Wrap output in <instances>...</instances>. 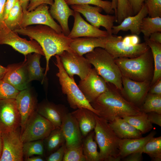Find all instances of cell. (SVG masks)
Wrapping results in <instances>:
<instances>
[{"mask_svg":"<svg viewBox=\"0 0 161 161\" xmlns=\"http://www.w3.org/2000/svg\"><path fill=\"white\" fill-rule=\"evenodd\" d=\"M17 34L27 36L36 41L43 51L46 60L44 75L46 76L49 70V61L51 57L59 55L65 51L72 50L70 47L73 39L70 38L63 32L59 33L51 27L38 24L28 26L13 31Z\"/></svg>","mask_w":161,"mask_h":161,"instance_id":"1","label":"cell"},{"mask_svg":"<svg viewBox=\"0 0 161 161\" xmlns=\"http://www.w3.org/2000/svg\"><path fill=\"white\" fill-rule=\"evenodd\" d=\"M107 86L106 91L90 103L98 112V116L109 122L117 118L143 112L134 103L125 100L117 91Z\"/></svg>","mask_w":161,"mask_h":161,"instance_id":"2","label":"cell"},{"mask_svg":"<svg viewBox=\"0 0 161 161\" xmlns=\"http://www.w3.org/2000/svg\"><path fill=\"white\" fill-rule=\"evenodd\" d=\"M95 138L100 149V161H119L120 139L108 122L96 114Z\"/></svg>","mask_w":161,"mask_h":161,"instance_id":"3","label":"cell"},{"mask_svg":"<svg viewBox=\"0 0 161 161\" xmlns=\"http://www.w3.org/2000/svg\"><path fill=\"white\" fill-rule=\"evenodd\" d=\"M85 58L106 83L113 84L122 91L121 73L114 59L108 52L104 48L97 47L86 54Z\"/></svg>","mask_w":161,"mask_h":161,"instance_id":"4","label":"cell"},{"mask_svg":"<svg viewBox=\"0 0 161 161\" xmlns=\"http://www.w3.org/2000/svg\"><path fill=\"white\" fill-rule=\"evenodd\" d=\"M153 56L151 49L134 58L120 57L114 59L122 75L138 81H149L152 72Z\"/></svg>","mask_w":161,"mask_h":161,"instance_id":"5","label":"cell"},{"mask_svg":"<svg viewBox=\"0 0 161 161\" xmlns=\"http://www.w3.org/2000/svg\"><path fill=\"white\" fill-rule=\"evenodd\" d=\"M55 56L56 61L55 64L58 69L56 75L58 78L62 92L66 95L70 107L75 109L86 108L98 115V112L86 99L75 83L74 78H70L65 71L59 56L56 55Z\"/></svg>","mask_w":161,"mask_h":161,"instance_id":"6","label":"cell"},{"mask_svg":"<svg viewBox=\"0 0 161 161\" xmlns=\"http://www.w3.org/2000/svg\"><path fill=\"white\" fill-rule=\"evenodd\" d=\"M55 128L48 120L35 111L28 119L21 133V140L24 143L43 140Z\"/></svg>","mask_w":161,"mask_h":161,"instance_id":"7","label":"cell"},{"mask_svg":"<svg viewBox=\"0 0 161 161\" xmlns=\"http://www.w3.org/2000/svg\"><path fill=\"white\" fill-rule=\"evenodd\" d=\"M27 40L21 38L18 34L8 29L6 26L0 30V45L7 44L26 56L28 54L37 53L44 56L41 47L35 40Z\"/></svg>","mask_w":161,"mask_h":161,"instance_id":"8","label":"cell"},{"mask_svg":"<svg viewBox=\"0 0 161 161\" xmlns=\"http://www.w3.org/2000/svg\"><path fill=\"white\" fill-rule=\"evenodd\" d=\"M123 37L112 35L108 36L104 49L114 59L120 57L134 58L145 52L150 48L146 42L131 46L125 44Z\"/></svg>","mask_w":161,"mask_h":161,"instance_id":"9","label":"cell"},{"mask_svg":"<svg viewBox=\"0 0 161 161\" xmlns=\"http://www.w3.org/2000/svg\"><path fill=\"white\" fill-rule=\"evenodd\" d=\"M71 8L75 11L82 14L91 25L99 28L104 27L109 35H112V30L114 23L116 21L115 16L101 14L103 9L101 7L89 4L73 5Z\"/></svg>","mask_w":161,"mask_h":161,"instance_id":"10","label":"cell"},{"mask_svg":"<svg viewBox=\"0 0 161 161\" xmlns=\"http://www.w3.org/2000/svg\"><path fill=\"white\" fill-rule=\"evenodd\" d=\"M58 55L63 67L71 78L77 75L83 80L92 68L91 64L86 58L72 50L64 51Z\"/></svg>","mask_w":161,"mask_h":161,"instance_id":"11","label":"cell"},{"mask_svg":"<svg viewBox=\"0 0 161 161\" xmlns=\"http://www.w3.org/2000/svg\"><path fill=\"white\" fill-rule=\"evenodd\" d=\"M21 129L1 133L3 142L0 161H23V143L21 139Z\"/></svg>","mask_w":161,"mask_h":161,"instance_id":"12","label":"cell"},{"mask_svg":"<svg viewBox=\"0 0 161 161\" xmlns=\"http://www.w3.org/2000/svg\"><path fill=\"white\" fill-rule=\"evenodd\" d=\"M49 8L47 4H42L32 10L23 12L20 28L33 24H41L48 26L59 33L63 32L60 26L51 15Z\"/></svg>","mask_w":161,"mask_h":161,"instance_id":"13","label":"cell"},{"mask_svg":"<svg viewBox=\"0 0 161 161\" xmlns=\"http://www.w3.org/2000/svg\"><path fill=\"white\" fill-rule=\"evenodd\" d=\"M78 86L90 103L108 89L107 83L98 74L94 68H91L86 77L80 80Z\"/></svg>","mask_w":161,"mask_h":161,"instance_id":"14","label":"cell"},{"mask_svg":"<svg viewBox=\"0 0 161 161\" xmlns=\"http://www.w3.org/2000/svg\"><path fill=\"white\" fill-rule=\"evenodd\" d=\"M20 123L16 100H0V131L4 133L15 130L20 127Z\"/></svg>","mask_w":161,"mask_h":161,"instance_id":"15","label":"cell"},{"mask_svg":"<svg viewBox=\"0 0 161 161\" xmlns=\"http://www.w3.org/2000/svg\"><path fill=\"white\" fill-rule=\"evenodd\" d=\"M15 100L20 116L21 133L29 118L36 111L38 104L36 96L29 87L20 91Z\"/></svg>","mask_w":161,"mask_h":161,"instance_id":"16","label":"cell"},{"mask_svg":"<svg viewBox=\"0 0 161 161\" xmlns=\"http://www.w3.org/2000/svg\"><path fill=\"white\" fill-rule=\"evenodd\" d=\"M65 140L66 148L82 144V135L78 123L71 113L64 116L60 127Z\"/></svg>","mask_w":161,"mask_h":161,"instance_id":"17","label":"cell"},{"mask_svg":"<svg viewBox=\"0 0 161 161\" xmlns=\"http://www.w3.org/2000/svg\"><path fill=\"white\" fill-rule=\"evenodd\" d=\"M2 79L21 91L28 87L29 83L26 67V60L18 63L10 64Z\"/></svg>","mask_w":161,"mask_h":161,"instance_id":"18","label":"cell"},{"mask_svg":"<svg viewBox=\"0 0 161 161\" xmlns=\"http://www.w3.org/2000/svg\"><path fill=\"white\" fill-rule=\"evenodd\" d=\"M74 22L72 30L67 36L73 39L80 37H103L108 36L106 31L101 30L85 21L80 13L75 11Z\"/></svg>","mask_w":161,"mask_h":161,"instance_id":"19","label":"cell"},{"mask_svg":"<svg viewBox=\"0 0 161 161\" xmlns=\"http://www.w3.org/2000/svg\"><path fill=\"white\" fill-rule=\"evenodd\" d=\"M36 111L48 120L55 128H60L63 119L68 112L64 105L55 104L47 100L38 104Z\"/></svg>","mask_w":161,"mask_h":161,"instance_id":"20","label":"cell"},{"mask_svg":"<svg viewBox=\"0 0 161 161\" xmlns=\"http://www.w3.org/2000/svg\"><path fill=\"white\" fill-rule=\"evenodd\" d=\"M122 90L130 102H141L145 97L149 85V81H138L122 75Z\"/></svg>","mask_w":161,"mask_h":161,"instance_id":"21","label":"cell"},{"mask_svg":"<svg viewBox=\"0 0 161 161\" xmlns=\"http://www.w3.org/2000/svg\"><path fill=\"white\" fill-rule=\"evenodd\" d=\"M65 0H53L51 6L49 13L54 19L59 22L63 33L67 36L70 32L68 25V19L70 16H74L75 11L70 9Z\"/></svg>","mask_w":161,"mask_h":161,"instance_id":"22","label":"cell"},{"mask_svg":"<svg viewBox=\"0 0 161 161\" xmlns=\"http://www.w3.org/2000/svg\"><path fill=\"white\" fill-rule=\"evenodd\" d=\"M108 36L103 37H85L73 38L70 43V48L78 55L83 56L92 51L96 48L104 49Z\"/></svg>","mask_w":161,"mask_h":161,"instance_id":"23","label":"cell"},{"mask_svg":"<svg viewBox=\"0 0 161 161\" xmlns=\"http://www.w3.org/2000/svg\"><path fill=\"white\" fill-rule=\"evenodd\" d=\"M148 14L147 7L144 3L137 13L126 18L118 25L113 26L112 30V34L116 35L120 31L130 30L132 35H139L141 32L140 27L142 20Z\"/></svg>","mask_w":161,"mask_h":161,"instance_id":"24","label":"cell"},{"mask_svg":"<svg viewBox=\"0 0 161 161\" xmlns=\"http://www.w3.org/2000/svg\"><path fill=\"white\" fill-rule=\"evenodd\" d=\"M71 113L77 121L83 137H85L94 129L96 114L91 110L82 108L76 109Z\"/></svg>","mask_w":161,"mask_h":161,"instance_id":"25","label":"cell"},{"mask_svg":"<svg viewBox=\"0 0 161 161\" xmlns=\"http://www.w3.org/2000/svg\"><path fill=\"white\" fill-rule=\"evenodd\" d=\"M41 55L37 53H30L25 56L26 67L29 83L33 80L44 81L45 76L44 71L45 68L41 67L40 60Z\"/></svg>","mask_w":161,"mask_h":161,"instance_id":"26","label":"cell"},{"mask_svg":"<svg viewBox=\"0 0 161 161\" xmlns=\"http://www.w3.org/2000/svg\"><path fill=\"white\" fill-rule=\"evenodd\" d=\"M155 131L146 137L134 139H120L119 142V155L121 159L128 155L141 149L156 134Z\"/></svg>","mask_w":161,"mask_h":161,"instance_id":"27","label":"cell"},{"mask_svg":"<svg viewBox=\"0 0 161 161\" xmlns=\"http://www.w3.org/2000/svg\"><path fill=\"white\" fill-rule=\"evenodd\" d=\"M117 136L120 139H134L142 137V134L123 118H117L108 122Z\"/></svg>","mask_w":161,"mask_h":161,"instance_id":"28","label":"cell"},{"mask_svg":"<svg viewBox=\"0 0 161 161\" xmlns=\"http://www.w3.org/2000/svg\"><path fill=\"white\" fill-rule=\"evenodd\" d=\"M151 51L154 61V71L151 85H153L161 78V44L150 40L149 38H144Z\"/></svg>","mask_w":161,"mask_h":161,"instance_id":"29","label":"cell"},{"mask_svg":"<svg viewBox=\"0 0 161 161\" xmlns=\"http://www.w3.org/2000/svg\"><path fill=\"white\" fill-rule=\"evenodd\" d=\"M43 141L45 156L46 154L47 156L65 143L64 136L60 128H55Z\"/></svg>","mask_w":161,"mask_h":161,"instance_id":"30","label":"cell"},{"mask_svg":"<svg viewBox=\"0 0 161 161\" xmlns=\"http://www.w3.org/2000/svg\"><path fill=\"white\" fill-rule=\"evenodd\" d=\"M95 132L91 131L85 137L82 142L83 152L86 161H100L97 143L95 139Z\"/></svg>","mask_w":161,"mask_h":161,"instance_id":"31","label":"cell"},{"mask_svg":"<svg viewBox=\"0 0 161 161\" xmlns=\"http://www.w3.org/2000/svg\"><path fill=\"white\" fill-rule=\"evenodd\" d=\"M122 118L142 134L148 132L153 128L152 124L148 118L147 114L143 112L138 115L125 116Z\"/></svg>","mask_w":161,"mask_h":161,"instance_id":"32","label":"cell"},{"mask_svg":"<svg viewBox=\"0 0 161 161\" xmlns=\"http://www.w3.org/2000/svg\"><path fill=\"white\" fill-rule=\"evenodd\" d=\"M23 13L21 5L18 0L4 20L5 25L8 29L13 31L19 29Z\"/></svg>","mask_w":161,"mask_h":161,"instance_id":"33","label":"cell"},{"mask_svg":"<svg viewBox=\"0 0 161 161\" xmlns=\"http://www.w3.org/2000/svg\"><path fill=\"white\" fill-rule=\"evenodd\" d=\"M138 151L147 154L153 161L161 160V137H152Z\"/></svg>","mask_w":161,"mask_h":161,"instance_id":"34","label":"cell"},{"mask_svg":"<svg viewBox=\"0 0 161 161\" xmlns=\"http://www.w3.org/2000/svg\"><path fill=\"white\" fill-rule=\"evenodd\" d=\"M140 31L144 38H149L151 34L156 32H161V17H144L142 20Z\"/></svg>","mask_w":161,"mask_h":161,"instance_id":"35","label":"cell"},{"mask_svg":"<svg viewBox=\"0 0 161 161\" xmlns=\"http://www.w3.org/2000/svg\"><path fill=\"white\" fill-rule=\"evenodd\" d=\"M23 152L24 159L34 155L44 157L45 150L43 140L23 143Z\"/></svg>","mask_w":161,"mask_h":161,"instance_id":"36","label":"cell"},{"mask_svg":"<svg viewBox=\"0 0 161 161\" xmlns=\"http://www.w3.org/2000/svg\"><path fill=\"white\" fill-rule=\"evenodd\" d=\"M141 109L146 113L154 112L161 114V95L149 93Z\"/></svg>","mask_w":161,"mask_h":161,"instance_id":"37","label":"cell"},{"mask_svg":"<svg viewBox=\"0 0 161 161\" xmlns=\"http://www.w3.org/2000/svg\"><path fill=\"white\" fill-rule=\"evenodd\" d=\"M68 5L92 4L100 7L108 14L114 13L111 1L102 0H65Z\"/></svg>","mask_w":161,"mask_h":161,"instance_id":"38","label":"cell"},{"mask_svg":"<svg viewBox=\"0 0 161 161\" xmlns=\"http://www.w3.org/2000/svg\"><path fill=\"white\" fill-rule=\"evenodd\" d=\"M128 0H118L116 22L120 24L126 18L134 16Z\"/></svg>","mask_w":161,"mask_h":161,"instance_id":"39","label":"cell"},{"mask_svg":"<svg viewBox=\"0 0 161 161\" xmlns=\"http://www.w3.org/2000/svg\"><path fill=\"white\" fill-rule=\"evenodd\" d=\"M63 161H86L83 154L82 144L80 146L66 148Z\"/></svg>","mask_w":161,"mask_h":161,"instance_id":"40","label":"cell"},{"mask_svg":"<svg viewBox=\"0 0 161 161\" xmlns=\"http://www.w3.org/2000/svg\"><path fill=\"white\" fill-rule=\"evenodd\" d=\"M20 91L3 80H0V100L15 99Z\"/></svg>","mask_w":161,"mask_h":161,"instance_id":"41","label":"cell"},{"mask_svg":"<svg viewBox=\"0 0 161 161\" xmlns=\"http://www.w3.org/2000/svg\"><path fill=\"white\" fill-rule=\"evenodd\" d=\"M145 4L149 16L161 17V0H145Z\"/></svg>","mask_w":161,"mask_h":161,"instance_id":"42","label":"cell"},{"mask_svg":"<svg viewBox=\"0 0 161 161\" xmlns=\"http://www.w3.org/2000/svg\"><path fill=\"white\" fill-rule=\"evenodd\" d=\"M66 149L65 143L46 157L47 161H62Z\"/></svg>","mask_w":161,"mask_h":161,"instance_id":"43","label":"cell"},{"mask_svg":"<svg viewBox=\"0 0 161 161\" xmlns=\"http://www.w3.org/2000/svg\"><path fill=\"white\" fill-rule=\"evenodd\" d=\"M53 3V0H31L27 7V10L28 11L32 10L42 4L51 6Z\"/></svg>","mask_w":161,"mask_h":161,"instance_id":"44","label":"cell"},{"mask_svg":"<svg viewBox=\"0 0 161 161\" xmlns=\"http://www.w3.org/2000/svg\"><path fill=\"white\" fill-rule=\"evenodd\" d=\"M134 15L141 9L145 0H128Z\"/></svg>","mask_w":161,"mask_h":161,"instance_id":"45","label":"cell"},{"mask_svg":"<svg viewBox=\"0 0 161 161\" xmlns=\"http://www.w3.org/2000/svg\"><path fill=\"white\" fill-rule=\"evenodd\" d=\"M122 41L126 44L131 46L139 44L140 39L137 35H132L125 37L123 38Z\"/></svg>","mask_w":161,"mask_h":161,"instance_id":"46","label":"cell"},{"mask_svg":"<svg viewBox=\"0 0 161 161\" xmlns=\"http://www.w3.org/2000/svg\"><path fill=\"white\" fill-rule=\"evenodd\" d=\"M147 114L148 118L152 124H155L161 126V114L154 112Z\"/></svg>","mask_w":161,"mask_h":161,"instance_id":"47","label":"cell"},{"mask_svg":"<svg viewBox=\"0 0 161 161\" xmlns=\"http://www.w3.org/2000/svg\"><path fill=\"white\" fill-rule=\"evenodd\" d=\"M143 153L137 151L131 153L123 158L124 161H141L143 160Z\"/></svg>","mask_w":161,"mask_h":161,"instance_id":"48","label":"cell"},{"mask_svg":"<svg viewBox=\"0 0 161 161\" xmlns=\"http://www.w3.org/2000/svg\"><path fill=\"white\" fill-rule=\"evenodd\" d=\"M18 0H6L3 11L4 20L6 18L10 10L14 7Z\"/></svg>","mask_w":161,"mask_h":161,"instance_id":"49","label":"cell"},{"mask_svg":"<svg viewBox=\"0 0 161 161\" xmlns=\"http://www.w3.org/2000/svg\"><path fill=\"white\" fill-rule=\"evenodd\" d=\"M153 85L149 93L161 95V78L159 79Z\"/></svg>","mask_w":161,"mask_h":161,"instance_id":"50","label":"cell"},{"mask_svg":"<svg viewBox=\"0 0 161 161\" xmlns=\"http://www.w3.org/2000/svg\"><path fill=\"white\" fill-rule=\"evenodd\" d=\"M6 0H0V30L5 26L4 22L3 11Z\"/></svg>","mask_w":161,"mask_h":161,"instance_id":"51","label":"cell"},{"mask_svg":"<svg viewBox=\"0 0 161 161\" xmlns=\"http://www.w3.org/2000/svg\"><path fill=\"white\" fill-rule=\"evenodd\" d=\"M149 38L152 41L161 44V32H156L152 33Z\"/></svg>","mask_w":161,"mask_h":161,"instance_id":"52","label":"cell"},{"mask_svg":"<svg viewBox=\"0 0 161 161\" xmlns=\"http://www.w3.org/2000/svg\"><path fill=\"white\" fill-rule=\"evenodd\" d=\"M44 157L38 155L33 156L24 159L25 161H46L44 158Z\"/></svg>","mask_w":161,"mask_h":161,"instance_id":"53","label":"cell"},{"mask_svg":"<svg viewBox=\"0 0 161 161\" xmlns=\"http://www.w3.org/2000/svg\"><path fill=\"white\" fill-rule=\"evenodd\" d=\"M31 0H18L22 7L23 12L27 11V8Z\"/></svg>","mask_w":161,"mask_h":161,"instance_id":"54","label":"cell"},{"mask_svg":"<svg viewBox=\"0 0 161 161\" xmlns=\"http://www.w3.org/2000/svg\"><path fill=\"white\" fill-rule=\"evenodd\" d=\"M7 70V67H4L0 64V80L3 79Z\"/></svg>","mask_w":161,"mask_h":161,"instance_id":"55","label":"cell"},{"mask_svg":"<svg viewBox=\"0 0 161 161\" xmlns=\"http://www.w3.org/2000/svg\"><path fill=\"white\" fill-rule=\"evenodd\" d=\"M118 0H112V7L114 12L115 15L116 14L117 5Z\"/></svg>","mask_w":161,"mask_h":161,"instance_id":"56","label":"cell"},{"mask_svg":"<svg viewBox=\"0 0 161 161\" xmlns=\"http://www.w3.org/2000/svg\"><path fill=\"white\" fill-rule=\"evenodd\" d=\"M3 142L2 136V133L0 131V159L1 158L3 151Z\"/></svg>","mask_w":161,"mask_h":161,"instance_id":"57","label":"cell"}]
</instances>
